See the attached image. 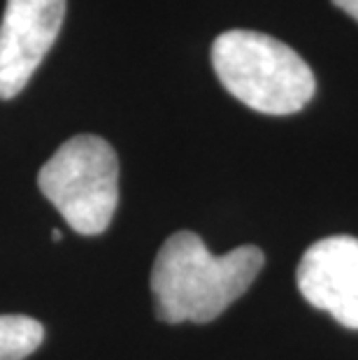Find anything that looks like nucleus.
Returning a JSON list of instances; mask_svg holds the SVG:
<instances>
[{
	"mask_svg": "<svg viewBox=\"0 0 358 360\" xmlns=\"http://www.w3.org/2000/svg\"><path fill=\"white\" fill-rule=\"evenodd\" d=\"M335 7H340L342 12H347L356 24H358V0H333Z\"/></svg>",
	"mask_w": 358,
	"mask_h": 360,
	"instance_id": "0eeeda50",
	"label": "nucleus"
},
{
	"mask_svg": "<svg viewBox=\"0 0 358 360\" xmlns=\"http://www.w3.org/2000/svg\"><path fill=\"white\" fill-rule=\"evenodd\" d=\"M212 65L228 94L261 114L300 112L317 89L314 72L288 44L258 30H226L212 44Z\"/></svg>",
	"mask_w": 358,
	"mask_h": 360,
	"instance_id": "f03ea898",
	"label": "nucleus"
},
{
	"mask_svg": "<svg viewBox=\"0 0 358 360\" xmlns=\"http://www.w3.org/2000/svg\"><path fill=\"white\" fill-rule=\"evenodd\" d=\"M263 263V251L251 244L215 256L196 233H174L151 267L156 316L165 323H210L247 293Z\"/></svg>",
	"mask_w": 358,
	"mask_h": 360,
	"instance_id": "f257e3e1",
	"label": "nucleus"
},
{
	"mask_svg": "<svg viewBox=\"0 0 358 360\" xmlns=\"http://www.w3.org/2000/svg\"><path fill=\"white\" fill-rule=\"evenodd\" d=\"M51 240H54V242H60V240H63V235H60L58 231H54V233H51Z\"/></svg>",
	"mask_w": 358,
	"mask_h": 360,
	"instance_id": "6e6552de",
	"label": "nucleus"
},
{
	"mask_svg": "<svg viewBox=\"0 0 358 360\" xmlns=\"http://www.w3.org/2000/svg\"><path fill=\"white\" fill-rule=\"evenodd\" d=\"M37 186L79 235H101L119 205V160L98 135H75L37 174Z\"/></svg>",
	"mask_w": 358,
	"mask_h": 360,
	"instance_id": "7ed1b4c3",
	"label": "nucleus"
},
{
	"mask_svg": "<svg viewBox=\"0 0 358 360\" xmlns=\"http://www.w3.org/2000/svg\"><path fill=\"white\" fill-rule=\"evenodd\" d=\"M65 19V0H7L0 21V101L26 89L54 47Z\"/></svg>",
	"mask_w": 358,
	"mask_h": 360,
	"instance_id": "20e7f679",
	"label": "nucleus"
},
{
	"mask_svg": "<svg viewBox=\"0 0 358 360\" xmlns=\"http://www.w3.org/2000/svg\"><path fill=\"white\" fill-rule=\"evenodd\" d=\"M44 328L30 316H0V360H24L40 349Z\"/></svg>",
	"mask_w": 358,
	"mask_h": 360,
	"instance_id": "423d86ee",
	"label": "nucleus"
},
{
	"mask_svg": "<svg viewBox=\"0 0 358 360\" xmlns=\"http://www.w3.org/2000/svg\"><path fill=\"white\" fill-rule=\"evenodd\" d=\"M298 290L312 307L358 330V240L335 235L314 242L298 263Z\"/></svg>",
	"mask_w": 358,
	"mask_h": 360,
	"instance_id": "39448f33",
	"label": "nucleus"
}]
</instances>
